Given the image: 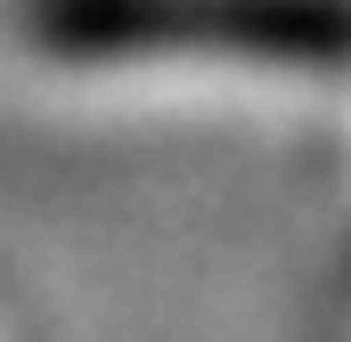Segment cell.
Instances as JSON below:
<instances>
[{"instance_id":"obj_1","label":"cell","mask_w":351,"mask_h":342,"mask_svg":"<svg viewBox=\"0 0 351 342\" xmlns=\"http://www.w3.org/2000/svg\"><path fill=\"white\" fill-rule=\"evenodd\" d=\"M25 33L58 57H269L351 66V0H25Z\"/></svg>"}]
</instances>
